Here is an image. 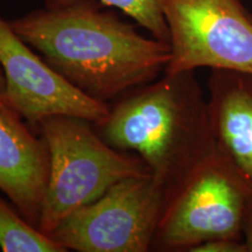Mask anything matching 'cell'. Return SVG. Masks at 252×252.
I'll return each instance as SVG.
<instances>
[{"mask_svg": "<svg viewBox=\"0 0 252 252\" xmlns=\"http://www.w3.org/2000/svg\"><path fill=\"white\" fill-rule=\"evenodd\" d=\"M9 24L64 80L105 104L157 80L171 61L168 42L141 35L98 0H46Z\"/></svg>", "mask_w": 252, "mask_h": 252, "instance_id": "obj_1", "label": "cell"}, {"mask_svg": "<svg viewBox=\"0 0 252 252\" xmlns=\"http://www.w3.org/2000/svg\"><path fill=\"white\" fill-rule=\"evenodd\" d=\"M94 127L110 146L140 157L166 191L214 149L208 100L195 71H165L130 90Z\"/></svg>", "mask_w": 252, "mask_h": 252, "instance_id": "obj_2", "label": "cell"}, {"mask_svg": "<svg viewBox=\"0 0 252 252\" xmlns=\"http://www.w3.org/2000/svg\"><path fill=\"white\" fill-rule=\"evenodd\" d=\"M37 132L50 157L39 223L48 236L69 214L97 200L116 182L151 174L140 157L110 146L83 118L52 116L40 123Z\"/></svg>", "mask_w": 252, "mask_h": 252, "instance_id": "obj_3", "label": "cell"}, {"mask_svg": "<svg viewBox=\"0 0 252 252\" xmlns=\"http://www.w3.org/2000/svg\"><path fill=\"white\" fill-rule=\"evenodd\" d=\"M251 191L214 146L166 191L151 251L191 252L214 239H243Z\"/></svg>", "mask_w": 252, "mask_h": 252, "instance_id": "obj_4", "label": "cell"}, {"mask_svg": "<svg viewBox=\"0 0 252 252\" xmlns=\"http://www.w3.org/2000/svg\"><path fill=\"white\" fill-rule=\"evenodd\" d=\"M165 196L152 174L123 179L69 214L49 237L65 251H151Z\"/></svg>", "mask_w": 252, "mask_h": 252, "instance_id": "obj_5", "label": "cell"}, {"mask_svg": "<svg viewBox=\"0 0 252 252\" xmlns=\"http://www.w3.org/2000/svg\"><path fill=\"white\" fill-rule=\"evenodd\" d=\"M163 13L171 46L166 72L252 74V15L244 0H165Z\"/></svg>", "mask_w": 252, "mask_h": 252, "instance_id": "obj_6", "label": "cell"}, {"mask_svg": "<svg viewBox=\"0 0 252 252\" xmlns=\"http://www.w3.org/2000/svg\"><path fill=\"white\" fill-rule=\"evenodd\" d=\"M0 65L5 75V105L32 128L52 116H72L100 125L110 104L87 96L64 80L15 33L0 13Z\"/></svg>", "mask_w": 252, "mask_h": 252, "instance_id": "obj_7", "label": "cell"}, {"mask_svg": "<svg viewBox=\"0 0 252 252\" xmlns=\"http://www.w3.org/2000/svg\"><path fill=\"white\" fill-rule=\"evenodd\" d=\"M49 165V149L42 135L7 105L0 109V190L37 229Z\"/></svg>", "mask_w": 252, "mask_h": 252, "instance_id": "obj_8", "label": "cell"}, {"mask_svg": "<svg viewBox=\"0 0 252 252\" xmlns=\"http://www.w3.org/2000/svg\"><path fill=\"white\" fill-rule=\"evenodd\" d=\"M207 100L214 146L252 189V74L213 69Z\"/></svg>", "mask_w": 252, "mask_h": 252, "instance_id": "obj_9", "label": "cell"}, {"mask_svg": "<svg viewBox=\"0 0 252 252\" xmlns=\"http://www.w3.org/2000/svg\"><path fill=\"white\" fill-rule=\"evenodd\" d=\"M0 248L4 252H67L0 196Z\"/></svg>", "mask_w": 252, "mask_h": 252, "instance_id": "obj_10", "label": "cell"}, {"mask_svg": "<svg viewBox=\"0 0 252 252\" xmlns=\"http://www.w3.org/2000/svg\"><path fill=\"white\" fill-rule=\"evenodd\" d=\"M108 7L121 9L156 39L169 43L163 5L165 0H98Z\"/></svg>", "mask_w": 252, "mask_h": 252, "instance_id": "obj_11", "label": "cell"}, {"mask_svg": "<svg viewBox=\"0 0 252 252\" xmlns=\"http://www.w3.org/2000/svg\"><path fill=\"white\" fill-rule=\"evenodd\" d=\"M191 252H248L243 239H214L197 245Z\"/></svg>", "mask_w": 252, "mask_h": 252, "instance_id": "obj_12", "label": "cell"}, {"mask_svg": "<svg viewBox=\"0 0 252 252\" xmlns=\"http://www.w3.org/2000/svg\"><path fill=\"white\" fill-rule=\"evenodd\" d=\"M243 241L247 245L248 252H252V191L248 200L243 224Z\"/></svg>", "mask_w": 252, "mask_h": 252, "instance_id": "obj_13", "label": "cell"}, {"mask_svg": "<svg viewBox=\"0 0 252 252\" xmlns=\"http://www.w3.org/2000/svg\"><path fill=\"white\" fill-rule=\"evenodd\" d=\"M5 89H6V81L5 75L2 71L1 65H0V109L5 106Z\"/></svg>", "mask_w": 252, "mask_h": 252, "instance_id": "obj_14", "label": "cell"}]
</instances>
